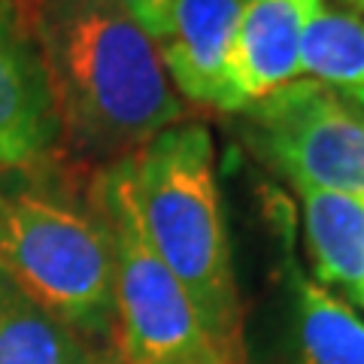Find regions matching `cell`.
Masks as SVG:
<instances>
[{
    "label": "cell",
    "instance_id": "obj_1",
    "mask_svg": "<svg viewBox=\"0 0 364 364\" xmlns=\"http://www.w3.org/2000/svg\"><path fill=\"white\" fill-rule=\"evenodd\" d=\"M33 40L61 131L91 152H136L182 119L158 43L112 0H40Z\"/></svg>",
    "mask_w": 364,
    "mask_h": 364
},
{
    "label": "cell",
    "instance_id": "obj_2",
    "mask_svg": "<svg viewBox=\"0 0 364 364\" xmlns=\"http://www.w3.org/2000/svg\"><path fill=\"white\" fill-rule=\"evenodd\" d=\"M131 158L152 246L188 291L225 364H243V304L207 124L176 122Z\"/></svg>",
    "mask_w": 364,
    "mask_h": 364
},
{
    "label": "cell",
    "instance_id": "obj_3",
    "mask_svg": "<svg viewBox=\"0 0 364 364\" xmlns=\"http://www.w3.org/2000/svg\"><path fill=\"white\" fill-rule=\"evenodd\" d=\"M33 167L0 173V264L76 334L116 343V270L95 191L82 203Z\"/></svg>",
    "mask_w": 364,
    "mask_h": 364
},
{
    "label": "cell",
    "instance_id": "obj_4",
    "mask_svg": "<svg viewBox=\"0 0 364 364\" xmlns=\"http://www.w3.org/2000/svg\"><path fill=\"white\" fill-rule=\"evenodd\" d=\"M95 198L116 270V361L225 364L188 291L149 240L136 200L131 155H122L100 173Z\"/></svg>",
    "mask_w": 364,
    "mask_h": 364
},
{
    "label": "cell",
    "instance_id": "obj_5",
    "mask_svg": "<svg viewBox=\"0 0 364 364\" xmlns=\"http://www.w3.org/2000/svg\"><path fill=\"white\" fill-rule=\"evenodd\" d=\"M237 116L246 146L294 188L364 195V109L343 91L301 76Z\"/></svg>",
    "mask_w": 364,
    "mask_h": 364
},
{
    "label": "cell",
    "instance_id": "obj_6",
    "mask_svg": "<svg viewBox=\"0 0 364 364\" xmlns=\"http://www.w3.org/2000/svg\"><path fill=\"white\" fill-rule=\"evenodd\" d=\"M61 136L40 46L13 0H0V173L40 164Z\"/></svg>",
    "mask_w": 364,
    "mask_h": 364
},
{
    "label": "cell",
    "instance_id": "obj_7",
    "mask_svg": "<svg viewBox=\"0 0 364 364\" xmlns=\"http://www.w3.org/2000/svg\"><path fill=\"white\" fill-rule=\"evenodd\" d=\"M322 0H243L225 64L222 112H243L301 79V40Z\"/></svg>",
    "mask_w": 364,
    "mask_h": 364
},
{
    "label": "cell",
    "instance_id": "obj_8",
    "mask_svg": "<svg viewBox=\"0 0 364 364\" xmlns=\"http://www.w3.org/2000/svg\"><path fill=\"white\" fill-rule=\"evenodd\" d=\"M243 0H176L170 28L158 40L161 64L176 95L222 109L225 64Z\"/></svg>",
    "mask_w": 364,
    "mask_h": 364
},
{
    "label": "cell",
    "instance_id": "obj_9",
    "mask_svg": "<svg viewBox=\"0 0 364 364\" xmlns=\"http://www.w3.org/2000/svg\"><path fill=\"white\" fill-rule=\"evenodd\" d=\"M0 364H109L91 340L67 328L0 264Z\"/></svg>",
    "mask_w": 364,
    "mask_h": 364
},
{
    "label": "cell",
    "instance_id": "obj_10",
    "mask_svg": "<svg viewBox=\"0 0 364 364\" xmlns=\"http://www.w3.org/2000/svg\"><path fill=\"white\" fill-rule=\"evenodd\" d=\"M316 279L346 294L364 286V195L298 188Z\"/></svg>",
    "mask_w": 364,
    "mask_h": 364
},
{
    "label": "cell",
    "instance_id": "obj_11",
    "mask_svg": "<svg viewBox=\"0 0 364 364\" xmlns=\"http://www.w3.org/2000/svg\"><path fill=\"white\" fill-rule=\"evenodd\" d=\"M294 364H364V322L328 286L294 273Z\"/></svg>",
    "mask_w": 364,
    "mask_h": 364
},
{
    "label": "cell",
    "instance_id": "obj_12",
    "mask_svg": "<svg viewBox=\"0 0 364 364\" xmlns=\"http://www.w3.org/2000/svg\"><path fill=\"white\" fill-rule=\"evenodd\" d=\"M301 70L343 95L364 88V6L352 0L318 4L301 40Z\"/></svg>",
    "mask_w": 364,
    "mask_h": 364
},
{
    "label": "cell",
    "instance_id": "obj_13",
    "mask_svg": "<svg viewBox=\"0 0 364 364\" xmlns=\"http://www.w3.org/2000/svg\"><path fill=\"white\" fill-rule=\"evenodd\" d=\"M112 4L122 6L158 43L170 28V13H173L176 0H112Z\"/></svg>",
    "mask_w": 364,
    "mask_h": 364
},
{
    "label": "cell",
    "instance_id": "obj_14",
    "mask_svg": "<svg viewBox=\"0 0 364 364\" xmlns=\"http://www.w3.org/2000/svg\"><path fill=\"white\" fill-rule=\"evenodd\" d=\"M346 97H352V100H355V104L364 109V88H355V91H349V95Z\"/></svg>",
    "mask_w": 364,
    "mask_h": 364
},
{
    "label": "cell",
    "instance_id": "obj_15",
    "mask_svg": "<svg viewBox=\"0 0 364 364\" xmlns=\"http://www.w3.org/2000/svg\"><path fill=\"white\" fill-rule=\"evenodd\" d=\"M349 298H352V304H358V306H361V310H364V286H361L358 291H352V294H349Z\"/></svg>",
    "mask_w": 364,
    "mask_h": 364
}]
</instances>
